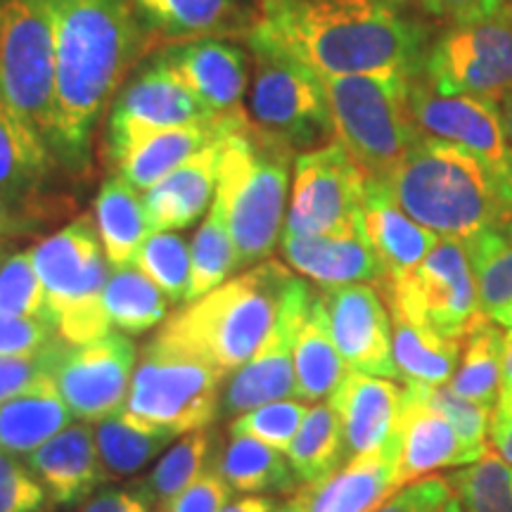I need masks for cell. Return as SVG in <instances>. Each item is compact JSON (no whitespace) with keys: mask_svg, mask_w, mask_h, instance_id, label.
<instances>
[{"mask_svg":"<svg viewBox=\"0 0 512 512\" xmlns=\"http://www.w3.org/2000/svg\"><path fill=\"white\" fill-rule=\"evenodd\" d=\"M259 24L320 76L399 74L425 60V29L403 0H259Z\"/></svg>","mask_w":512,"mask_h":512,"instance_id":"obj_1","label":"cell"},{"mask_svg":"<svg viewBox=\"0 0 512 512\" xmlns=\"http://www.w3.org/2000/svg\"><path fill=\"white\" fill-rule=\"evenodd\" d=\"M55 107L53 147L83 166L102 107L140 53V29L128 0H53Z\"/></svg>","mask_w":512,"mask_h":512,"instance_id":"obj_2","label":"cell"},{"mask_svg":"<svg viewBox=\"0 0 512 512\" xmlns=\"http://www.w3.org/2000/svg\"><path fill=\"white\" fill-rule=\"evenodd\" d=\"M399 207L444 240L470 245L484 235L512 238V195L482 159L420 136L401 164L384 178Z\"/></svg>","mask_w":512,"mask_h":512,"instance_id":"obj_3","label":"cell"},{"mask_svg":"<svg viewBox=\"0 0 512 512\" xmlns=\"http://www.w3.org/2000/svg\"><path fill=\"white\" fill-rule=\"evenodd\" d=\"M294 280L280 261H261L178 309L157 337L200 356L228 380L271 332Z\"/></svg>","mask_w":512,"mask_h":512,"instance_id":"obj_4","label":"cell"},{"mask_svg":"<svg viewBox=\"0 0 512 512\" xmlns=\"http://www.w3.org/2000/svg\"><path fill=\"white\" fill-rule=\"evenodd\" d=\"M292 152L249 117L223 138L214 202L228 221L240 268L266 261L283 240Z\"/></svg>","mask_w":512,"mask_h":512,"instance_id":"obj_5","label":"cell"},{"mask_svg":"<svg viewBox=\"0 0 512 512\" xmlns=\"http://www.w3.org/2000/svg\"><path fill=\"white\" fill-rule=\"evenodd\" d=\"M335 140L368 178H389L420 140L411 112V79L399 74L320 76Z\"/></svg>","mask_w":512,"mask_h":512,"instance_id":"obj_6","label":"cell"},{"mask_svg":"<svg viewBox=\"0 0 512 512\" xmlns=\"http://www.w3.org/2000/svg\"><path fill=\"white\" fill-rule=\"evenodd\" d=\"M29 252L46 287L48 316L60 339L86 344L105 337L112 328L102 304L110 271L91 216H79Z\"/></svg>","mask_w":512,"mask_h":512,"instance_id":"obj_7","label":"cell"},{"mask_svg":"<svg viewBox=\"0 0 512 512\" xmlns=\"http://www.w3.org/2000/svg\"><path fill=\"white\" fill-rule=\"evenodd\" d=\"M249 48L256 64L252 121L261 131L294 150L335 133L320 74L275 41L259 22L249 31Z\"/></svg>","mask_w":512,"mask_h":512,"instance_id":"obj_8","label":"cell"},{"mask_svg":"<svg viewBox=\"0 0 512 512\" xmlns=\"http://www.w3.org/2000/svg\"><path fill=\"white\" fill-rule=\"evenodd\" d=\"M219 370L157 335L133 373L126 411L178 434L207 430L221 411Z\"/></svg>","mask_w":512,"mask_h":512,"instance_id":"obj_9","label":"cell"},{"mask_svg":"<svg viewBox=\"0 0 512 512\" xmlns=\"http://www.w3.org/2000/svg\"><path fill=\"white\" fill-rule=\"evenodd\" d=\"M53 0H0V93L53 143L55 107Z\"/></svg>","mask_w":512,"mask_h":512,"instance_id":"obj_10","label":"cell"},{"mask_svg":"<svg viewBox=\"0 0 512 512\" xmlns=\"http://www.w3.org/2000/svg\"><path fill=\"white\" fill-rule=\"evenodd\" d=\"M377 287L387 309L453 342H463L472 325L486 316L475 266L458 240L441 238L415 271Z\"/></svg>","mask_w":512,"mask_h":512,"instance_id":"obj_11","label":"cell"},{"mask_svg":"<svg viewBox=\"0 0 512 512\" xmlns=\"http://www.w3.org/2000/svg\"><path fill=\"white\" fill-rule=\"evenodd\" d=\"M422 79L441 95L501 102L512 91V22L505 12L453 24L422 60Z\"/></svg>","mask_w":512,"mask_h":512,"instance_id":"obj_12","label":"cell"},{"mask_svg":"<svg viewBox=\"0 0 512 512\" xmlns=\"http://www.w3.org/2000/svg\"><path fill=\"white\" fill-rule=\"evenodd\" d=\"M368 174L339 140L294 159L287 235H363L361 214Z\"/></svg>","mask_w":512,"mask_h":512,"instance_id":"obj_13","label":"cell"},{"mask_svg":"<svg viewBox=\"0 0 512 512\" xmlns=\"http://www.w3.org/2000/svg\"><path fill=\"white\" fill-rule=\"evenodd\" d=\"M136 344L124 332L110 330L86 344L57 339L50 349L48 375L60 389L74 418L98 425L126 408L138 361Z\"/></svg>","mask_w":512,"mask_h":512,"instance_id":"obj_14","label":"cell"},{"mask_svg":"<svg viewBox=\"0 0 512 512\" xmlns=\"http://www.w3.org/2000/svg\"><path fill=\"white\" fill-rule=\"evenodd\" d=\"M408 98L422 136L446 140L479 157L496 171L512 195V147L503 133L496 102L470 95H441L415 76Z\"/></svg>","mask_w":512,"mask_h":512,"instance_id":"obj_15","label":"cell"},{"mask_svg":"<svg viewBox=\"0 0 512 512\" xmlns=\"http://www.w3.org/2000/svg\"><path fill=\"white\" fill-rule=\"evenodd\" d=\"M311 287L302 278L294 280L287 292L280 316L268 332L254 356L228 377L221 394V413L238 415L264 406L271 401H283L297 396L294 380V344L311 304Z\"/></svg>","mask_w":512,"mask_h":512,"instance_id":"obj_16","label":"cell"},{"mask_svg":"<svg viewBox=\"0 0 512 512\" xmlns=\"http://www.w3.org/2000/svg\"><path fill=\"white\" fill-rule=\"evenodd\" d=\"M330 332L347 368L399 380L392 354V318L382 294L368 283L323 292Z\"/></svg>","mask_w":512,"mask_h":512,"instance_id":"obj_17","label":"cell"},{"mask_svg":"<svg viewBox=\"0 0 512 512\" xmlns=\"http://www.w3.org/2000/svg\"><path fill=\"white\" fill-rule=\"evenodd\" d=\"M216 119L183 83L152 62L126 86L112 107L110 150L164 128Z\"/></svg>","mask_w":512,"mask_h":512,"instance_id":"obj_18","label":"cell"},{"mask_svg":"<svg viewBox=\"0 0 512 512\" xmlns=\"http://www.w3.org/2000/svg\"><path fill=\"white\" fill-rule=\"evenodd\" d=\"M396 434H399L401 489L439 470H458L482 458L472 448H467L451 422L427 403L418 384L403 387Z\"/></svg>","mask_w":512,"mask_h":512,"instance_id":"obj_19","label":"cell"},{"mask_svg":"<svg viewBox=\"0 0 512 512\" xmlns=\"http://www.w3.org/2000/svg\"><path fill=\"white\" fill-rule=\"evenodd\" d=\"M152 62L183 83L214 117H233L242 112L247 67L240 48L214 38H200L185 46L166 48Z\"/></svg>","mask_w":512,"mask_h":512,"instance_id":"obj_20","label":"cell"},{"mask_svg":"<svg viewBox=\"0 0 512 512\" xmlns=\"http://www.w3.org/2000/svg\"><path fill=\"white\" fill-rule=\"evenodd\" d=\"M403 387L384 377L347 370L328 399L337 413L347 448V463L380 451L394 439L401 418Z\"/></svg>","mask_w":512,"mask_h":512,"instance_id":"obj_21","label":"cell"},{"mask_svg":"<svg viewBox=\"0 0 512 512\" xmlns=\"http://www.w3.org/2000/svg\"><path fill=\"white\" fill-rule=\"evenodd\" d=\"M245 119L247 114L240 112L233 117H216L188 126L164 128V131L147 133L143 138L117 147V150H110V155L117 164L119 176L136 190L147 192L183 162H188L195 152L226 138Z\"/></svg>","mask_w":512,"mask_h":512,"instance_id":"obj_22","label":"cell"},{"mask_svg":"<svg viewBox=\"0 0 512 512\" xmlns=\"http://www.w3.org/2000/svg\"><path fill=\"white\" fill-rule=\"evenodd\" d=\"M361 230L380 259L387 280L403 278L415 271L441 240L399 207L384 178H368Z\"/></svg>","mask_w":512,"mask_h":512,"instance_id":"obj_23","label":"cell"},{"mask_svg":"<svg viewBox=\"0 0 512 512\" xmlns=\"http://www.w3.org/2000/svg\"><path fill=\"white\" fill-rule=\"evenodd\" d=\"M24 463L43 484L50 501L57 505L83 503L105 482L95 430H91L88 422L69 425L57 437L24 456Z\"/></svg>","mask_w":512,"mask_h":512,"instance_id":"obj_24","label":"cell"},{"mask_svg":"<svg viewBox=\"0 0 512 512\" xmlns=\"http://www.w3.org/2000/svg\"><path fill=\"white\" fill-rule=\"evenodd\" d=\"M280 247L292 271L302 273L323 290L356 283L382 285L387 280L380 259L363 235L337 238V235L283 233Z\"/></svg>","mask_w":512,"mask_h":512,"instance_id":"obj_25","label":"cell"},{"mask_svg":"<svg viewBox=\"0 0 512 512\" xmlns=\"http://www.w3.org/2000/svg\"><path fill=\"white\" fill-rule=\"evenodd\" d=\"M221 145L223 138L195 152L188 162H183L145 192L152 233H174V230L188 228L204 211H209L216 195Z\"/></svg>","mask_w":512,"mask_h":512,"instance_id":"obj_26","label":"cell"},{"mask_svg":"<svg viewBox=\"0 0 512 512\" xmlns=\"http://www.w3.org/2000/svg\"><path fill=\"white\" fill-rule=\"evenodd\" d=\"M399 486V434L380 451L349 460L313 489L309 512H375Z\"/></svg>","mask_w":512,"mask_h":512,"instance_id":"obj_27","label":"cell"},{"mask_svg":"<svg viewBox=\"0 0 512 512\" xmlns=\"http://www.w3.org/2000/svg\"><path fill=\"white\" fill-rule=\"evenodd\" d=\"M72 420L74 413L69 411L53 377L43 373L24 392L0 403V448L24 458L67 430Z\"/></svg>","mask_w":512,"mask_h":512,"instance_id":"obj_28","label":"cell"},{"mask_svg":"<svg viewBox=\"0 0 512 512\" xmlns=\"http://www.w3.org/2000/svg\"><path fill=\"white\" fill-rule=\"evenodd\" d=\"M347 370V363H344L335 339H332L323 294H313L309 311H306L302 328H299L297 344H294L297 399L309 403L330 399L347 375Z\"/></svg>","mask_w":512,"mask_h":512,"instance_id":"obj_29","label":"cell"},{"mask_svg":"<svg viewBox=\"0 0 512 512\" xmlns=\"http://www.w3.org/2000/svg\"><path fill=\"white\" fill-rule=\"evenodd\" d=\"M50 169L48 143L0 93V197L29 200L46 181Z\"/></svg>","mask_w":512,"mask_h":512,"instance_id":"obj_30","label":"cell"},{"mask_svg":"<svg viewBox=\"0 0 512 512\" xmlns=\"http://www.w3.org/2000/svg\"><path fill=\"white\" fill-rule=\"evenodd\" d=\"M95 226L112 268L133 266L138 249L152 235L145 197L121 176L102 183L95 197Z\"/></svg>","mask_w":512,"mask_h":512,"instance_id":"obj_31","label":"cell"},{"mask_svg":"<svg viewBox=\"0 0 512 512\" xmlns=\"http://www.w3.org/2000/svg\"><path fill=\"white\" fill-rule=\"evenodd\" d=\"M176 439L174 432L121 408L95 425V444L105 479L138 475Z\"/></svg>","mask_w":512,"mask_h":512,"instance_id":"obj_32","label":"cell"},{"mask_svg":"<svg viewBox=\"0 0 512 512\" xmlns=\"http://www.w3.org/2000/svg\"><path fill=\"white\" fill-rule=\"evenodd\" d=\"M392 318V354L403 384L441 387L456 375L463 342H453L437 332L420 328L413 320L389 309Z\"/></svg>","mask_w":512,"mask_h":512,"instance_id":"obj_33","label":"cell"},{"mask_svg":"<svg viewBox=\"0 0 512 512\" xmlns=\"http://www.w3.org/2000/svg\"><path fill=\"white\" fill-rule=\"evenodd\" d=\"M503 337L501 325L482 316L463 339L456 375L448 387L460 399L494 411L503 389Z\"/></svg>","mask_w":512,"mask_h":512,"instance_id":"obj_34","label":"cell"},{"mask_svg":"<svg viewBox=\"0 0 512 512\" xmlns=\"http://www.w3.org/2000/svg\"><path fill=\"white\" fill-rule=\"evenodd\" d=\"M285 458L297 482L311 489L335 477L339 467L347 463L342 425L330 403H316L309 408L302 430L285 451Z\"/></svg>","mask_w":512,"mask_h":512,"instance_id":"obj_35","label":"cell"},{"mask_svg":"<svg viewBox=\"0 0 512 512\" xmlns=\"http://www.w3.org/2000/svg\"><path fill=\"white\" fill-rule=\"evenodd\" d=\"M216 472L240 494H297L302 489L283 453L249 437L228 439L216 460Z\"/></svg>","mask_w":512,"mask_h":512,"instance_id":"obj_36","label":"cell"},{"mask_svg":"<svg viewBox=\"0 0 512 512\" xmlns=\"http://www.w3.org/2000/svg\"><path fill=\"white\" fill-rule=\"evenodd\" d=\"M102 304H105L110 325L119 332L143 335V332L157 328L166 318L169 299L136 266H121L112 268L107 275Z\"/></svg>","mask_w":512,"mask_h":512,"instance_id":"obj_37","label":"cell"},{"mask_svg":"<svg viewBox=\"0 0 512 512\" xmlns=\"http://www.w3.org/2000/svg\"><path fill=\"white\" fill-rule=\"evenodd\" d=\"M238 268V254H235L226 216L219 204L211 202L207 219L202 221V228L197 230L190 245V285L185 304L197 302L204 294L216 290Z\"/></svg>","mask_w":512,"mask_h":512,"instance_id":"obj_38","label":"cell"},{"mask_svg":"<svg viewBox=\"0 0 512 512\" xmlns=\"http://www.w3.org/2000/svg\"><path fill=\"white\" fill-rule=\"evenodd\" d=\"M209 458L211 432H190L188 437H183L159 458V463L152 467L150 477H147L143 484H138L140 491H143L147 501L157 505V508L171 505L197 477L202 475Z\"/></svg>","mask_w":512,"mask_h":512,"instance_id":"obj_39","label":"cell"},{"mask_svg":"<svg viewBox=\"0 0 512 512\" xmlns=\"http://www.w3.org/2000/svg\"><path fill=\"white\" fill-rule=\"evenodd\" d=\"M143 15L169 36L204 38L230 29L238 19L235 0H133Z\"/></svg>","mask_w":512,"mask_h":512,"instance_id":"obj_40","label":"cell"},{"mask_svg":"<svg viewBox=\"0 0 512 512\" xmlns=\"http://www.w3.org/2000/svg\"><path fill=\"white\" fill-rule=\"evenodd\" d=\"M463 512H512V465L486 451L477 463L448 475Z\"/></svg>","mask_w":512,"mask_h":512,"instance_id":"obj_41","label":"cell"},{"mask_svg":"<svg viewBox=\"0 0 512 512\" xmlns=\"http://www.w3.org/2000/svg\"><path fill=\"white\" fill-rule=\"evenodd\" d=\"M133 266L155 283L171 304H185L190 285V247L176 233H152Z\"/></svg>","mask_w":512,"mask_h":512,"instance_id":"obj_42","label":"cell"},{"mask_svg":"<svg viewBox=\"0 0 512 512\" xmlns=\"http://www.w3.org/2000/svg\"><path fill=\"white\" fill-rule=\"evenodd\" d=\"M309 406L306 401H271L238 415L230 422V437H249L285 453L302 430Z\"/></svg>","mask_w":512,"mask_h":512,"instance_id":"obj_43","label":"cell"},{"mask_svg":"<svg viewBox=\"0 0 512 512\" xmlns=\"http://www.w3.org/2000/svg\"><path fill=\"white\" fill-rule=\"evenodd\" d=\"M0 313L17 318L48 316V294L41 283L31 252L10 254L0 264Z\"/></svg>","mask_w":512,"mask_h":512,"instance_id":"obj_44","label":"cell"},{"mask_svg":"<svg viewBox=\"0 0 512 512\" xmlns=\"http://www.w3.org/2000/svg\"><path fill=\"white\" fill-rule=\"evenodd\" d=\"M418 387L422 396L427 399V403L437 408V411L451 422L453 430L458 432V437L463 439V444L467 448H472V451L479 453V456H484V453L489 451V448H486V439H489V422H491L489 408L479 406V403H472L467 399H460L448 384H441V387L418 384Z\"/></svg>","mask_w":512,"mask_h":512,"instance_id":"obj_45","label":"cell"},{"mask_svg":"<svg viewBox=\"0 0 512 512\" xmlns=\"http://www.w3.org/2000/svg\"><path fill=\"white\" fill-rule=\"evenodd\" d=\"M48 494L27 463L0 448V512H41Z\"/></svg>","mask_w":512,"mask_h":512,"instance_id":"obj_46","label":"cell"},{"mask_svg":"<svg viewBox=\"0 0 512 512\" xmlns=\"http://www.w3.org/2000/svg\"><path fill=\"white\" fill-rule=\"evenodd\" d=\"M57 335L55 325L43 318H17L0 313V356H38Z\"/></svg>","mask_w":512,"mask_h":512,"instance_id":"obj_47","label":"cell"},{"mask_svg":"<svg viewBox=\"0 0 512 512\" xmlns=\"http://www.w3.org/2000/svg\"><path fill=\"white\" fill-rule=\"evenodd\" d=\"M479 304L486 316L512 302V245L475 261Z\"/></svg>","mask_w":512,"mask_h":512,"instance_id":"obj_48","label":"cell"},{"mask_svg":"<svg viewBox=\"0 0 512 512\" xmlns=\"http://www.w3.org/2000/svg\"><path fill=\"white\" fill-rule=\"evenodd\" d=\"M451 496L453 489L448 477L432 475L403 486L375 512H439Z\"/></svg>","mask_w":512,"mask_h":512,"instance_id":"obj_49","label":"cell"},{"mask_svg":"<svg viewBox=\"0 0 512 512\" xmlns=\"http://www.w3.org/2000/svg\"><path fill=\"white\" fill-rule=\"evenodd\" d=\"M233 498V489L216 470H204L174 503L171 512H221Z\"/></svg>","mask_w":512,"mask_h":512,"instance_id":"obj_50","label":"cell"},{"mask_svg":"<svg viewBox=\"0 0 512 512\" xmlns=\"http://www.w3.org/2000/svg\"><path fill=\"white\" fill-rule=\"evenodd\" d=\"M53 344L38 356H0V403L10 401L12 396L34 384L43 373H48Z\"/></svg>","mask_w":512,"mask_h":512,"instance_id":"obj_51","label":"cell"},{"mask_svg":"<svg viewBox=\"0 0 512 512\" xmlns=\"http://www.w3.org/2000/svg\"><path fill=\"white\" fill-rule=\"evenodd\" d=\"M152 503L140 486H105L83 501L79 512H150Z\"/></svg>","mask_w":512,"mask_h":512,"instance_id":"obj_52","label":"cell"},{"mask_svg":"<svg viewBox=\"0 0 512 512\" xmlns=\"http://www.w3.org/2000/svg\"><path fill=\"white\" fill-rule=\"evenodd\" d=\"M510 0H420V5L430 15L448 19L453 24L475 22L501 12Z\"/></svg>","mask_w":512,"mask_h":512,"instance_id":"obj_53","label":"cell"},{"mask_svg":"<svg viewBox=\"0 0 512 512\" xmlns=\"http://www.w3.org/2000/svg\"><path fill=\"white\" fill-rule=\"evenodd\" d=\"M489 437L498 456L512 465V389H501V396L491 411Z\"/></svg>","mask_w":512,"mask_h":512,"instance_id":"obj_54","label":"cell"},{"mask_svg":"<svg viewBox=\"0 0 512 512\" xmlns=\"http://www.w3.org/2000/svg\"><path fill=\"white\" fill-rule=\"evenodd\" d=\"M27 230H31V221L27 216L17 209L15 202L0 197V238L3 235L27 233Z\"/></svg>","mask_w":512,"mask_h":512,"instance_id":"obj_55","label":"cell"},{"mask_svg":"<svg viewBox=\"0 0 512 512\" xmlns=\"http://www.w3.org/2000/svg\"><path fill=\"white\" fill-rule=\"evenodd\" d=\"M278 503L271 496H245L240 501H230L221 512H275Z\"/></svg>","mask_w":512,"mask_h":512,"instance_id":"obj_56","label":"cell"},{"mask_svg":"<svg viewBox=\"0 0 512 512\" xmlns=\"http://www.w3.org/2000/svg\"><path fill=\"white\" fill-rule=\"evenodd\" d=\"M311 496H313L311 486H302L297 494H292L285 503H280L278 510H275V512H309Z\"/></svg>","mask_w":512,"mask_h":512,"instance_id":"obj_57","label":"cell"},{"mask_svg":"<svg viewBox=\"0 0 512 512\" xmlns=\"http://www.w3.org/2000/svg\"><path fill=\"white\" fill-rule=\"evenodd\" d=\"M503 389H512V330L503 337Z\"/></svg>","mask_w":512,"mask_h":512,"instance_id":"obj_58","label":"cell"},{"mask_svg":"<svg viewBox=\"0 0 512 512\" xmlns=\"http://www.w3.org/2000/svg\"><path fill=\"white\" fill-rule=\"evenodd\" d=\"M498 114H501V124H503L505 138H508V143L512 147V91L505 95L501 102H498Z\"/></svg>","mask_w":512,"mask_h":512,"instance_id":"obj_59","label":"cell"},{"mask_svg":"<svg viewBox=\"0 0 512 512\" xmlns=\"http://www.w3.org/2000/svg\"><path fill=\"white\" fill-rule=\"evenodd\" d=\"M489 318L494 320L496 325H501L503 330H512V302L508 306H503V309H498V311L491 313Z\"/></svg>","mask_w":512,"mask_h":512,"instance_id":"obj_60","label":"cell"},{"mask_svg":"<svg viewBox=\"0 0 512 512\" xmlns=\"http://www.w3.org/2000/svg\"><path fill=\"white\" fill-rule=\"evenodd\" d=\"M439 512H463V508H460V501H458V498H456V496H451V498H448V501H446L444 508H441Z\"/></svg>","mask_w":512,"mask_h":512,"instance_id":"obj_61","label":"cell"},{"mask_svg":"<svg viewBox=\"0 0 512 512\" xmlns=\"http://www.w3.org/2000/svg\"><path fill=\"white\" fill-rule=\"evenodd\" d=\"M503 12H505V15H508V19H510V22H512V0H510V3H508V5H505V8H503Z\"/></svg>","mask_w":512,"mask_h":512,"instance_id":"obj_62","label":"cell"},{"mask_svg":"<svg viewBox=\"0 0 512 512\" xmlns=\"http://www.w3.org/2000/svg\"><path fill=\"white\" fill-rule=\"evenodd\" d=\"M157 512H171L169 505H164V508H157Z\"/></svg>","mask_w":512,"mask_h":512,"instance_id":"obj_63","label":"cell"},{"mask_svg":"<svg viewBox=\"0 0 512 512\" xmlns=\"http://www.w3.org/2000/svg\"><path fill=\"white\" fill-rule=\"evenodd\" d=\"M3 245H5V242H3V238H0V252H3Z\"/></svg>","mask_w":512,"mask_h":512,"instance_id":"obj_64","label":"cell"}]
</instances>
